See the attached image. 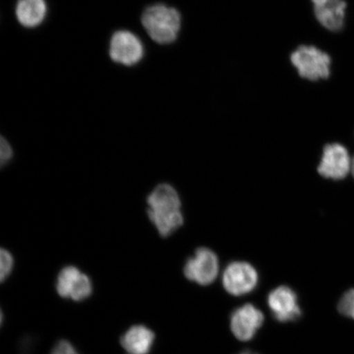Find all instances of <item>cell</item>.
Listing matches in <instances>:
<instances>
[{"label": "cell", "mask_w": 354, "mask_h": 354, "mask_svg": "<svg viewBox=\"0 0 354 354\" xmlns=\"http://www.w3.org/2000/svg\"><path fill=\"white\" fill-rule=\"evenodd\" d=\"M148 218L159 236H170L184 224L181 201L176 189L170 184H159L146 199Z\"/></svg>", "instance_id": "1"}, {"label": "cell", "mask_w": 354, "mask_h": 354, "mask_svg": "<svg viewBox=\"0 0 354 354\" xmlns=\"http://www.w3.org/2000/svg\"><path fill=\"white\" fill-rule=\"evenodd\" d=\"M141 21L149 37L161 44L174 42L181 26L179 12L165 4H155L146 8Z\"/></svg>", "instance_id": "2"}, {"label": "cell", "mask_w": 354, "mask_h": 354, "mask_svg": "<svg viewBox=\"0 0 354 354\" xmlns=\"http://www.w3.org/2000/svg\"><path fill=\"white\" fill-rule=\"evenodd\" d=\"M290 60L298 69L299 76L309 81H318L330 76V57L319 48L314 46H300L291 55Z\"/></svg>", "instance_id": "3"}, {"label": "cell", "mask_w": 354, "mask_h": 354, "mask_svg": "<svg viewBox=\"0 0 354 354\" xmlns=\"http://www.w3.org/2000/svg\"><path fill=\"white\" fill-rule=\"evenodd\" d=\"M56 291L60 297L75 302L91 297L93 286L91 278L74 266H66L61 270L56 281Z\"/></svg>", "instance_id": "4"}, {"label": "cell", "mask_w": 354, "mask_h": 354, "mask_svg": "<svg viewBox=\"0 0 354 354\" xmlns=\"http://www.w3.org/2000/svg\"><path fill=\"white\" fill-rule=\"evenodd\" d=\"M219 262L214 251L199 248L184 267V274L189 281L201 286L210 285L218 275Z\"/></svg>", "instance_id": "5"}, {"label": "cell", "mask_w": 354, "mask_h": 354, "mask_svg": "<svg viewBox=\"0 0 354 354\" xmlns=\"http://www.w3.org/2000/svg\"><path fill=\"white\" fill-rule=\"evenodd\" d=\"M144 46L135 34L127 30H119L114 33L110 41L111 59L118 64L133 66L143 59Z\"/></svg>", "instance_id": "6"}, {"label": "cell", "mask_w": 354, "mask_h": 354, "mask_svg": "<svg viewBox=\"0 0 354 354\" xmlns=\"http://www.w3.org/2000/svg\"><path fill=\"white\" fill-rule=\"evenodd\" d=\"M258 273L253 266L245 262H234L227 266L223 274L225 290L234 296L250 293L258 284Z\"/></svg>", "instance_id": "7"}, {"label": "cell", "mask_w": 354, "mask_h": 354, "mask_svg": "<svg viewBox=\"0 0 354 354\" xmlns=\"http://www.w3.org/2000/svg\"><path fill=\"white\" fill-rule=\"evenodd\" d=\"M352 159L346 148L339 144H330L323 149L317 171L325 178L342 180L351 171Z\"/></svg>", "instance_id": "8"}, {"label": "cell", "mask_w": 354, "mask_h": 354, "mask_svg": "<svg viewBox=\"0 0 354 354\" xmlns=\"http://www.w3.org/2000/svg\"><path fill=\"white\" fill-rule=\"evenodd\" d=\"M268 304L278 322H294L301 317L297 295L290 287L280 286L268 295Z\"/></svg>", "instance_id": "9"}, {"label": "cell", "mask_w": 354, "mask_h": 354, "mask_svg": "<svg viewBox=\"0 0 354 354\" xmlns=\"http://www.w3.org/2000/svg\"><path fill=\"white\" fill-rule=\"evenodd\" d=\"M264 316L259 309L252 304H245L232 313L231 328L233 334L241 342L253 339L256 332L262 326Z\"/></svg>", "instance_id": "10"}, {"label": "cell", "mask_w": 354, "mask_h": 354, "mask_svg": "<svg viewBox=\"0 0 354 354\" xmlns=\"http://www.w3.org/2000/svg\"><path fill=\"white\" fill-rule=\"evenodd\" d=\"M155 340L153 332L143 325L133 326L126 331L120 343L127 354H149Z\"/></svg>", "instance_id": "11"}, {"label": "cell", "mask_w": 354, "mask_h": 354, "mask_svg": "<svg viewBox=\"0 0 354 354\" xmlns=\"http://www.w3.org/2000/svg\"><path fill=\"white\" fill-rule=\"evenodd\" d=\"M347 3L344 0H328L322 6H316L315 16L318 21L331 32H339L343 28Z\"/></svg>", "instance_id": "12"}, {"label": "cell", "mask_w": 354, "mask_h": 354, "mask_svg": "<svg viewBox=\"0 0 354 354\" xmlns=\"http://www.w3.org/2000/svg\"><path fill=\"white\" fill-rule=\"evenodd\" d=\"M47 6L44 0H19L16 6V16L26 28H35L46 19Z\"/></svg>", "instance_id": "13"}, {"label": "cell", "mask_w": 354, "mask_h": 354, "mask_svg": "<svg viewBox=\"0 0 354 354\" xmlns=\"http://www.w3.org/2000/svg\"><path fill=\"white\" fill-rule=\"evenodd\" d=\"M13 266H15V259L10 251L6 249H1L0 251V279L3 282L11 275Z\"/></svg>", "instance_id": "14"}, {"label": "cell", "mask_w": 354, "mask_h": 354, "mask_svg": "<svg viewBox=\"0 0 354 354\" xmlns=\"http://www.w3.org/2000/svg\"><path fill=\"white\" fill-rule=\"evenodd\" d=\"M338 309L342 315L354 319V289L349 290L342 296Z\"/></svg>", "instance_id": "15"}, {"label": "cell", "mask_w": 354, "mask_h": 354, "mask_svg": "<svg viewBox=\"0 0 354 354\" xmlns=\"http://www.w3.org/2000/svg\"><path fill=\"white\" fill-rule=\"evenodd\" d=\"M13 156V151L10 143L2 137L0 143V162L1 165H6L10 162Z\"/></svg>", "instance_id": "16"}, {"label": "cell", "mask_w": 354, "mask_h": 354, "mask_svg": "<svg viewBox=\"0 0 354 354\" xmlns=\"http://www.w3.org/2000/svg\"><path fill=\"white\" fill-rule=\"evenodd\" d=\"M50 354H80L68 340H61L53 348Z\"/></svg>", "instance_id": "17"}, {"label": "cell", "mask_w": 354, "mask_h": 354, "mask_svg": "<svg viewBox=\"0 0 354 354\" xmlns=\"http://www.w3.org/2000/svg\"><path fill=\"white\" fill-rule=\"evenodd\" d=\"M326 1H328V0H312V2L314 3L315 7L322 6V4L326 3Z\"/></svg>", "instance_id": "18"}, {"label": "cell", "mask_w": 354, "mask_h": 354, "mask_svg": "<svg viewBox=\"0 0 354 354\" xmlns=\"http://www.w3.org/2000/svg\"><path fill=\"white\" fill-rule=\"evenodd\" d=\"M351 171L354 176V157L352 158V167H351Z\"/></svg>", "instance_id": "19"}, {"label": "cell", "mask_w": 354, "mask_h": 354, "mask_svg": "<svg viewBox=\"0 0 354 354\" xmlns=\"http://www.w3.org/2000/svg\"><path fill=\"white\" fill-rule=\"evenodd\" d=\"M241 354H256V353H250V352H245V353H243Z\"/></svg>", "instance_id": "20"}]
</instances>
